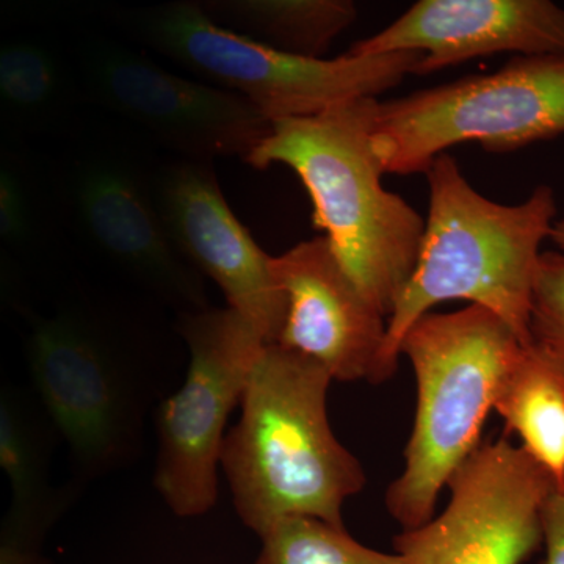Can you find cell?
<instances>
[{"instance_id": "6da1fadb", "label": "cell", "mask_w": 564, "mask_h": 564, "mask_svg": "<svg viewBox=\"0 0 564 564\" xmlns=\"http://www.w3.org/2000/svg\"><path fill=\"white\" fill-rule=\"evenodd\" d=\"M332 381L321 364L278 344L256 361L220 464L237 514L259 536L292 518L344 527L345 500L366 486L329 425Z\"/></svg>"}, {"instance_id": "7a4b0ae2", "label": "cell", "mask_w": 564, "mask_h": 564, "mask_svg": "<svg viewBox=\"0 0 564 564\" xmlns=\"http://www.w3.org/2000/svg\"><path fill=\"white\" fill-rule=\"evenodd\" d=\"M425 174L429 217L413 273L386 323V380L395 372L404 334L441 303L466 300L485 307L530 344L541 247L558 218L551 185H538L525 202L510 206L475 191L445 152Z\"/></svg>"}, {"instance_id": "3957f363", "label": "cell", "mask_w": 564, "mask_h": 564, "mask_svg": "<svg viewBox=\"0 0 564 564\" xmlns=\"http://www.w3.org/2000/svg\"><path fill=\"white\" fill-rule=\"evenodd\" d=\"M377 107L378 99H352L314 117L274 121L245 162L256 170L289 166L300 177L313 203L314 228L388 318L417 262L425 220L381 184L370 141Z\"/></svg>"}, {"instance_id": "277c9868", "label": "cell", "mask_w": 564, "mask_h": 564, "mask_svg": "<svg viewBox=\"0 0 564 564\" xmlns=\"http://www.w3.org/2000/svg\"><path fill=\"white\" fill-rule=\"evenodd\" d=\"M524 344L491 311L470 304L456 313H429L404 334L417 383L413 432L402 475L386 507L404 530L432 521L437 497L481 444V429Z\"/></svg>"}, {"instance_id": "5b68a950", "label": "cell", "mask_w": 564, "mask_h": 564, "mask_svg": "<svg viewBox=\"0 0 564 564\" xmlns=\"http://www.w3.org/2000/svg\"><path fill=\"white\" fill-rule=\"evenodd\" d=\"M128 21L152 50L242 96L272 122L314 117L352 99H377L417 74L422 57L419 52L299 57L223 28L193 2L150 7Z\"/></svg>"}, {"instance_id": "8992f818", "label": "cell", "mask_w": 564, "mask_h": 564, "mask_svg": "<svg viewBox=\"0 0 564 564\" xmlns=\"http://www.w3.org/2000/svg\"><path fill=\"white\" fill-rule=\"evenodd\" d=\"M564 135V54L511 58L491 74L378 101L372 150L383 174L425 173L448 148L513 152Z\"/></svg>"}, {"instance_id": "52a82bcc", "label": "cell", "mask_w": 564, "mask_h": 564, "mask_svg": "<svg viewBox=\"0 0 564 564\" xmlns=\"http://www.w3.org/2000/svg\"><path fill=\"white\" fill-rule=\"evenodd\" d=\"M25 322L31 389L68 445L77 481L122 466L139 444L143 411L124 348L98 315L76 304Z\"/></svg>"}, {"instance_id": "ba28073f", "label": "cell", "mask_w": 564, "mask_h": 564, "mask_svg": "<svg viewBox=\"0 0 564 564\" xmlns=\"http://www.w3.org/2000/svg\"><path fill=\"white\" fill-rule=\"evenodd\" d=\"M180 329L191 362L159 410L154 484L174 514L196 518L217 503L226 423L267 343L229 307L184 313Z\"/></svg>"}, {"instance_id": "9c48e42d", "label": "cell", "mask_w": 564, "mask_h": 564, "mask_svg": "<svg viewBox=\"0 0 564 564\" xmlns=\"http://www.w3.org/2000/svg\"><path fill=\"white\" fill-rule=\"evenodd\" d=\"M443 513L393 540L406 564H524L543 547L554 478L507 437L485 441L447 484Z\"/></svg>"}, {"instance_id": "30bf717a", "label": "cell", "mask_w": 564, "mask_h": 564, "mask_svg": "<svg viewBox=\"0 0 564 564\" xmlns=\"http://www.w3.org/2000/svg\"><path fill=\"white\" fill-rule=\"evenodd\" d=\"M82 63L85 85L96 101L188 161H247L272 131V121L242 96L176 76L121 44H88Z\"/></svg>"}, {"instance_id": "8fae6325", "label": "cell", "mask_w": 564, "mask_h": 564, "mask_svg": "<svg viewBox=\"0 0 564 564\" xmlns=\"http://www.w3.org/2000/svg\"><path fill=\"white\" fill-rule=\"evenodd\" d=\"M155 203L176 250L221 289L228 307L267 344H276L285 302L272 256L259 247L223 196L209 162L180 161L154 176Z\"/></svg>"}, {"instance_id": "7c38bea8", "label": "cell", "mask_w": 564, "mask_h": 564, "mask_svg": "<svg viewBox=\"0 0 564 564\" xmlns=\"http://www.w3.org/2000/svg\"><path fill=\"white\" fill-rule=\"evenodd\" d=\"M66 192L88 240L122 272L184 313L209 307L202 274L166 232L154 177L131 159L91 152L74 161Z\"/></svg>"}, {"instance_id": "4fadbf2b", "label": "cell", "mask_w": 564, "mask_h": 564, "mask_svg": "<svg viewBox=\"0 0 564 564\" xmlns=\"http://www.w3.org/2000/svg\"><path fill=\"white\" fill-rule=\"evenodd\" d=\"M272 273L285 302L278 345L321 364L333 380L386 381V317L345 272L326 237L272 258Z\"/></svg>"}, {"instance_id": "5bb4252c", "label": "cell", "mask_w": 564, "mask_h": 564, "mask_svg": "<svg viewBox=\"0 0 564 564\" xmlns=\"http://www.w3.org/2000/svg\"><path fill=\"white\" fill-rule=\"evenodd\" d=\"M419 52L417 74L511 52L564 54V9L551 0H421L350 55Z\"/></svg>"}, {"instance_id": "9a60e30c", "label": "cell", "mask_w": 564, "mask_h": 564, "mask_svg": "<svg viewBox=\"0 0 564 564\" xmlns=\"http://www.w3.org/2000/svg\"><path fill=\"white\" fill-rule=\"evenodd\" d=\"M57 430L31 388L0 377V473L10 486V505L0 521V544L40 551L74 499L73 484L51 480Z\"/></svg>"}, {"instance_id": "2e32d148", "label": "cell", "mask_w": 564, "mask_h": 564, "mask_svg": "<svg viewBox=\"0 0 564 564\" xmlns=\"http://www.w3.org/2000/svg\"><path fill=\"white\" fill-rule=\"evenodd\" d=\"M494 410L507 432L564 489V364L530 343L522 347L497 393Z\"/></svg>"}, {"instance_id": "e0dca14e", "label": "cell", "mask_w": 564, "mask_h": 564, "mask_svg": "<svg viewBox=\"0 0 564 564\" xmlns=\"http://www.w3.org/2000/svg\"><path fill=\"white\" fill-rule=\"evenodd\" d=\"M203 9L240 35L306 58H325L334 40L358 18L350 0H228Z\"/></svg>"}, {"instance_id": "ac0fdd59", "label": "cell", "mask_w": 564, "mask_h": 564, "mask_svg": "<svg viewBox=\"0 0 564 564\" xmlns=\"http://www.w3.org/2000/svg\"><path fill=\"white\" fill-rule=\"evenodd\" d=\"M65 61L35 40L0 41V124L46 129L62 120L73 101Z\"/></svg>"}, {"instance_id": "d6986e66", "label": "cell", "mask_w": 564, "mask_h": 564, "mask_svg": "<svg viewBox=\"0 0 564 564\" xmlns=\"http://www.w3.org/2000/svg\"><path fill=\"white\" fill-rule=\"evenodd\" d=\"M254 564H406L403 556L384 554L351 538L345 527L318 519L292 518L261 534Z\"/></svg>"}, {"instance_id": "ffe728a7", "label": "cell", "mask_w": 564, "mask_h": 564, "mask_svg": "<svg viewBox=\"0 0 564 564\" xmlns=\"http://www.w3.org/2000/svg\"><path fill=\"white\" fill-rule=\"evenodd\" d=\"M46 232V207L40 184L24 159L0 147V245L32 250Z\"/></svg>"}, {"instance_id": "44dd1931", "label": "cell", "mask_w": 564, "mask_h": 564, "mask_svg": "<svg viewBox=\"0 0 564 564\" xmlns=\"http://www.w3.org/2000/svg\"><path fill=\"white\" fill-rule=\"evenodd\" d=\"M530 343L564 364V254L544 251L534 278Z\"/></svg>"}, {"instance_id": "7402d4cb", "label": "cell", "mask_w": 564, "mask_h": 564, "mask_svg": "<svg viewBox=\"0 0 564 564\" xmlns=\"http://www.w3.org/2000/svg\"><path fill=\"white\" fill-rule=\"evenodd\" d=\"M35 313L29 303L28 284L21 267L11 258L10 251L0 245V317H22Z\"/></svg>"}, {"instance_id": "603a6c76", "label": "cell", "mask_w": 564, "mask_h": 564, "mask_svg": "<svg viewBox=\"0 0 564 564\" xmlns=\"http://www.w3.org/2000/svg\"><path fill=\"white\" fill-rule=\"evenodd\" d=\"M543 547L541 564H564V489H554L544 505Z\"/></svg>"}, {"instance_id": "cb8c5ba5", "label": "cell", "mask_w": 564, "mask_h": 564, "mask_svg": "<svg viewBox=\"0 0 564 564\" xmlns=\"http://www.w3.org/2000/svg\"><path fill=\"white\" fill-rule=\"evenodd\" d=\"M0 564H51L46 556L33 549L18 545L0 544Z\"/></svg>"}, {"instance_id": "d4e9b609", "label": "cell", "mask_w": 564, "mask_h": 564, "mask_svg": "<svg viewBox=\"0 0 564 564\" xmlns=\"http://www.w3.org/2000/svg\"><path fill=\"white\" fill-rule=\"evenodd\" d=\"M556 247V251L563 252L564 254V215L563 217L556 218L554 228H552L551 239Z\"/></svg>"}, {"instance_id": "484cf974", "label": "cell", "mask_w": 564, "mask_h": 564, "mask_svg": "<svg viewBox=\"0 0 564 564\" xmlns=\"http://www.w3.org/2000/svg\"><path fill=\"white\" fill-rule=\"evenodd\" d=\"M0 377H3V372H2V364H0Z\"/></svg>"}]
</instances>
